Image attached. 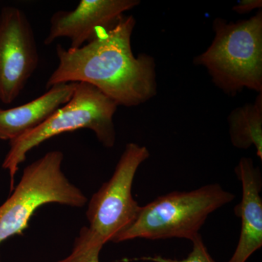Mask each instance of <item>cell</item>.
<instances>
[{"label":"cell","instance_id":"cell-4","mask_svg":"<svg viewBox=\"0 0 262 262\" xmlns=\"http://www.w3.org/2000/svg\"><path fill=\"white\" fill-rule=\"evenodd\" d=\"M234 199L220 184L192 191H174L141 206L135 220L113 243L141 238L157 241L184 238L192 241L213 212Z\"/></svg>","mask_w":262,"mask_h":262},{"label":"cell","instance_id":"cell-9","mask_svg":"<svg viewBox=\"0 0 262 262\" xmlns=\"http://www.w3.org/2000/svg\"><path fill=\"white\" fill-rule=\"evenodd\" d=\"M234 170L242 185L241 201L234 207L241 229L237 247L227 262H246L262 247V177L250 158H241Z\"/></svg>","mask_w":262,"mask_h":262},{"label":"cell","instance_id":"cell-6","mask_svg":"<svg viewBox=\"0 0 262 262\" xmlns=\"http://www.w3.org/2000/svg\"><path fill=\"white\" fill-rule=\"evenodd\" d=\"M149 156L146 146L127 144L111 178L90 200L86 229L103 246L113 243L135 220L141 206L133 198V183L139 166Z\"/></svg>","mask_w":262,"mask_h":262},{"label":"cell","instance_id":"cell-10","mask_svg":"<svg viewBox=\"0 0 262 262\" xmlns=\"http://www.w3.org/2000/svg\"><path fill=\"white\" fill-rule=\"evenodd\" d=\"M76 82L57 84L29 103L0 108V140L12 141L40 125L73 96Z\"/></svg>","mask_w":262,"mask_h":262},{"label":"cell","instance_id":"cell-3","mask_svg":"<svg viewBox=\"0 0 262 262\" xmlns=\"http://www.w3.org/2000/svg\"><path fill=\"white\" fill-rule=\"evenodd\" d=\"M117 106L94 86L76 82L73 96L69 102L39 126L9 141L10 149L2 168L9 173L10 192L14 189L19 165L27 159V154L51 138L79 129H89L103 146L113 147L116 141L114 115Z\"/></svg>","mask_w":262,"mask_h":262},{"label":"cell","instance_id":"cell-14","mask_svg":"<svg viewBox=\"0 0 262 262\" xmlns=\"http://www.w3.org/2000/svg\"><path fill=\"white\" fill-rule=\"evenodd\" d=\"M261 0H242L234 5L232 10L239 14H245L255 9L261 10Z\"/></svg>","mask_w":262,"mask_h":262},{"label":"cell","instance_id":"cell-12","mask_svg":"<svg viewBox=\"0 0 262 262\" xmlns=\"http://www.w3.org/2000/svg\"><path fill=\"white\" fill-rule=\"evenodd\" d=\"M103 246L92 238L83 227L76 237L70 254L57 262H100L99 254Z\"/></svg>","mask_w":262,"mask_h":262},{"label":"cell","instance_id":"cell-13","mask_svg":"<svg viewBox=\"0 0 262 262\" xmlns=\"http://www.w3.org/2000/svg\"><path fill=\"white\" fill-rule=\"evenodd\" d=\"M192 251L183 259H173L163 257L160 255L156 256H146L138 258L141 261L150 262H216L208 252V248L203 242L201 234L193 239Z\"/></svg>","mask_w":262,"mask_h":262},{"label":"cell","instance_id":"cell-7","mask_svg":"<svg viewBox=\"0 0 262 262\" xmlns=\"http://www.w3.org/2000/svg\"><path fill=\"white\" fill-rule=\"evenodd\" d=\"M39 53L28 18L15 7L0 12V101L10 104L37 70Z\"/></svg>","mask_w":262,"mask_h":262},{"label":"cell","instance_id":"cell-8","mask_svg":"<svg viewBox=\"0 0 262 262\" xmlns=\"http://www.w3.org/2000/svg\"><path fill=\"white\" fill-rule=\"evenodd\" d=\"M139 4V0H81L75 9L59 10L52 15L45 45L65 37L70 40L71 49H78Z\"/></svg>","mask_w":262,"mask_h":262},{"label":"cell","instance_id":"cell-5","mask_svg":"<svg viewBox=\"0 0 262 262\" xmlns=\"http://www.w3.org/2000/svg\"><path fill=\"white\" fill-rule=\"evenodd\" d=\"M63 160L61 151H51L24 168L18 185L0 206V245L13 236L23 234L32 215L44 205L85 206L88 198L62 170Z\"/></svg>","mask_w":262,"mask_h":262},{"label":"cell","instance_id":"cell-1","mask_svg":"<svg viewBox=\"0 0 262 262\" xmlns=\"http://www.w3.org/2000/svg\"><path fill=\"white\" fill-rule=\"evenodd\" d=\"M136 26L133 15H123L110 28L78 49L57 46L58 64L46 88L84 82L113 100L117 106H139L157 94L156 64L146 53L136 56L131 37Z\"/></svg>","mask_w":262,"mask_h":262},{"label":"cell","instance_id":"cell-2","mask_svg":"<svg viewBox=\"0 0 262 262\" xmlns=\"http://www.w3.org/2000/svg\"><path fill=\"white\" fill-rule=\"evenodd\" d=\"M215 36L194 63L208 71L217 88L233 96L247 89L262 92V11L246 20L213 21Z\"/></svg>","mask_w":262,"mask_h":262},{"label":"cell","instance_id":"cell-11","mask_svg":"<svg viewBox=\"0 0 262 262\" xmlns=\"http://www.w3.org/2000/svg\"><path fill=\"white\" fill-rule=\"evenodd\" d=\"M227 122L232 146L239 149L254 146L258 158L262 160V92L254 102L232 110Z\"/></svg>","mask_w":262,"mask_h":262}]
</instances>
